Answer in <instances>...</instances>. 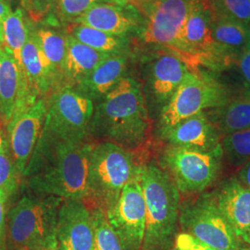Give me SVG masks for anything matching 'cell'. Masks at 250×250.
<instances>
[{
	"mask_svg": "<svg viewBox=\"0 0 250 250\" xmlns=\"http://www.w3.org/2000/svg\"><path fill=\"white\" fill-rule=\"evenodd\" d=\"M92 147L41 133L23 176L36 195L85 200Z\"/></svg>",
	"mask_w": 250,
	"mask_h": 250,
	"instance_id": "cell-1",
	"label": "cell"
},
{
	"mask_svg": "<svg viewBox=\"0 0 250 250\" xmlns=\"http://www.w3.org/2000/svg\"><path fill=\"white\" fill-rule=\"evenodd\" d=\"M150 121L141 83L125 76L99 101L89 134L126 149H135L146 142Z\"/></svg>",
	"mask_w": 250,
	"mask_h": 250,
	"instance_id": "cell-2",
	"label": "cell"
},
{
	"mask_svg": "<svg viewBox=\"0 0 250 250\" xmlns=\"http://www.w3.org/2000/svg\"><path fill=\"white\" fill-rule=\"evenodd\" d=\"M146 204L141 250H170L179 233L181 195L167 172L155 161L140 165Z\"/></svg>",
	"mask_w": 250,
	"mask_h": 250,
	"instance_id": "cell-3",
	"label": "cell"
},
{
	"mask_svg": "<svg viewBox=\"0 0 250 250\" xmlns=\"http://www.w3.org/2000/svg\"><path fill=\"white\" fill-rule=\"evenodd\" d=\"M139 167L129 149L105 141L93 145L84 201H89L92 208L107 212L116 204L123 189Z\"/></svg>",
	"mask_w": 250,
	"mask_h": 250,
	"instance_id": "cell-4",
	"label": "cell"
},
{
	"mask_svg": "<svg viewBox=\"0 0 250 250\" xmlns=\"http://www.w3.org/2000/svg\"><path fill=\"white\" fill-rule=\"evenodd\" d=\"M62 199L23 196L9 211V241L15 250H57V223Z\"/></svg>",
	"mask_w": 250,
	"mask_h": 250,
	"instance_id": "cell-5",
	"label": "cell"
},
{
	"mask_svg": "<svg viewBox=\"0 0 250 250\" xmlns=\"http://www.w3.org/2000/svg\"><path fill=\"white\" fill-rule=\"evenodd\" d=\"M230 99L229 92L213 76L197 69H190L178 89L159 116L158 132L183 120L223 107Z\"/></svg>",
	"mask_w": 250,
	"mask_h": 250,
	"instance_id": "cell-6",
	"label": "cell"
},
{
	"mask_svg": "<svg viewBox=\"0 0 250 250\" xmlns=\"http://www.w3.org/2000/svg\"><path fill=\"white\" fill-rule=\"evenodd\" d=\"M179 228L215 250H242L244 247L217 204L214 192L181 203Z\"/></svg>",
	"mask_w": 250,
	"mask_h": 250,
	"instance_id": "cell-7",
	"label": "cell"
},
{
	"mask_svg": "<svg viewBox=\"0 0 250 250\" xmlns=\"http://www.w3.org/2000/svg\"><path fill=\"white\" fill-rule=\"evenodd\" d=\"M223 160V150L199 151L166 145L161 151L160 166L172 180L180 195L197 196L219 178Z\"/></svg>",
	"mask_w": 250,
	"mask_h": 250,
	"instance_id": "cell-8",
	"label": "cell"
},
{
	"mask_svg": "<svg viewBox=\"0 0 250 250\" xmlns=\"http://www.w3.org/2000/svg\"><path fill=\"white\" fill-rule=\"evenodd\" d=\"M94 110L93 101L75 87L62 86L46 101L42 133L63 141H84L89 135Z\"/></svg>",
	"mask_w": 250,
	"mask_h": 250,
	"instance_id": "cell-9",
	"label": "cell"
},
{
	"mask_svg": "<svg viewBox=\"0 0 250 250\" xmlns=\"http://www.w3.org/2000/svg\"><path fill=\"white\" fill-rule=\"evenodd\" d=\"M193 0H134L133 5L145 15L140 34L144 43L163 45L181 58L183 36Z\"/></svg>",
	"mask_w": 250,
	"mask_h": 250,
	"instance_id": "cell-10",
	"label": "cell"
},
{
	"mask_svg": "<svg viewBox=\"0 0 250 250\" xmlns=\"http://www.w3.org/2000/svg\"><path fill=\"white\" fill-rule=\"evenodd\" d=\"M106 213L124 250H141L146 225V204L139 170L123 189L116 204Z\"/></svg>",
	"mask_w": 250,
	"mask_h": 250,
	"instance_id": "cell-11",
	"label": "cell"
},
{
	"mask_svg": "<svg viewBox=\"0 0 250 250\" xmlns=\"http://www.w3.org/2000/svg\"><path fill=\"white\" fill-rule=\"evenodd\" d=\"M46 113V100L40 98L33 105L15 112L7 124L8 141L16 168L24 174L42 133Z\"/></svg>",
	"mask_w": 250,
	"mask_h": 250,
	"instance_id": "cell-12",
	"label": "cell"
},
{
	"mask_svg": "<svg viewBox=\"0 0 250 250\" xmlns=\"http://www.w3.org/2000/svg\"><path fill=\"white\" fill-rule=\"evenodd\" d=\"M189 70L188 64L175 54L159 56L150 65L146 85L143 88L147 108L152 107L160 116Z\"/></svg>",
	"mask_w": 250,
	"mask_h": 250,
	"instance_id": "cell-13",
	"label": "cell"
},
{
	"mask_svg": "<svg viewBox=\"0 0 250 250\" xmlns=\"http://www.w3.org/2000/svg\"><path fill=\"white\" fill-rule=\"evenodd\" d=\"M57 250H93L92 210L84 200H63L57 223Z\"/></svg>",
	"mask_w": 250,
	"mask_h": 250,
	"instance_id": "cell-14",
	"label": "cell"
},
{
	"mask_svg": "<svg viewBox=\"0 0 250 250\" xmlns=\"http://www.w3.org/2000/svg\"><path fill=\"white\" fill-rule=\"evenodd\" d=\"M40 98L28 85L24 72L13 54L0 45V115L8 124L12 115Z\"/></svg>",
	"mask_w": 250,
	"mask_h": 250,
	"instance_id": "cell-15",
	"label": "cell"
},
{
	"mask_svg": "<svg viewBox=\"0 0 250 250\" xmlns=\"http://www.w3.org/2000/svg\"><path fill=\"white\" fill-rule=\"evenodd\" d=\"M168 145L199 151H222V134L207 112H201L181 121L170 128L158 132Z\"/></svg>",
	"mask_w": 250,
	"mask_h": 250,
	"instance_id": "cell-16",
	"label": "cell"
},
{
	"mask_svg": "<svg viewBox=\"0 0 250 250\" xmlns=\"http://www.w3.org/2000/svg\"><path fill=\"white\" fill-rule=\"evenodd\" d=\"M220 209L244 246H250V190L237 177L224 181L214 191Z\"/></svg>",
	"mask_w": 250,
	"mask_h": 250,
	"instance_id": "cell-17",
	"label": "cell"
},
{
	"mask_svg": "<svg viewBox=\"0 0 250 250\" xmlns=\"http://www.w3.org/2000/svg\"><path fill=\"white\" fill-rule=\"evenodd\" d=\"M20 64L28 85L38 98H44L60 88L51 66L45 58L36 32L29 30L26 43L21 53Z\"/></svg>",
	"mask_w": 250,
	"mask_h": 250,
	"instance_id": "cell-18",
	"label": "cell"
},
{
	"mask_svg": "<svg viewBox=\"0 0 250 250\" xmlns=\"http://www.w3.org/2000/svg\"><path fill=\"white\" fill-rule=\"evenodd\" d=\"M127 62L128 57L125 54H111L73 87L92 101H100L125 77Z\"/></svg>",
	"mask_w": 250,
	"mask_h": 250,
	"instance_id": "cell-19",
	"label": "cell"
},
{
	"mask_svg": "<svg viewBox=\"0 0 250 250\" xmlns=\"http://www.w3.org/2000/svg\"><path fill=\"white\" fill-rule=\"evenodd\" d=\"M136 19L123 6L109 3L94 4L75 22L113 36H122L137 26Z\"/></svg>",
	"mask_w": 250,
	"mask_h": 250,
	"instance_id": "cell-20",
	"label": "cell"
},
{
	"mask_svg": "<svg viewBox=\"0 0 250 250\" xmlns=\"http://www.w3.org/2000/svg\"><path fill=\"white\" fill-rule=\"evenodd\" d=\"M67 57L64 72L66 85L74 86L87 77L100 63L111 54L99 52L76 40L71 35L66 36Z\"/></svg>",
	"mask_w": 250,
	"mask_h": 250,
	"instance_id": "cell-21",
	"label": "cell"
},
{
	"mask_svg": "<svg viewBox=\"0 0 250 250\" xmlns=\"http://www.w3.org/2000/svg\"><path fill=\"white\" fill-rule=\"evenodd\" d=\"M208 114L222 136L250 127V91L228 100L223 107Z\"/></svg>",
	"mask_w": 250,
	"mask_h": 250,
	"instance_id": "cell-22",
	"label": "cell"
},
{
	"mask_svg": "<svg viewBox=\"0 0 250 250\" xmlns=\"http://www.w3.org/2000/svg\"><path fill=\"white\" fill-rule=\"evenodd\" d=\"M210 11V10H209ZM210 28L215 42L225 50L243 48L250 42V28L210 11Z\"/></svg>",
	"mask_w": 250,
	"mask_h": 250,
	"instance_id": "cell-23",
	"label": "cell"
},
{
	"mask_svg": "<svg viewBox=\"0 0 250 250\" xmlns=\"http://www.w3.org/2000/svg\"><path fill=\"white\" fill-rule=\"evenodd\" d=\"M36 35L39 39L41 48L57 78L59 87H62L63 86L62 82L64 83L67 57L66 37L54 30L45 28L39 29L36 32Z\"/></svg>",
	"mask_w": 250,
	"mask_h": 250,
	"instance_id": "cell-24",
	"label": "cell"
},
{
	"mask_svg": "<svg viewBox=\"0 0 250 250\" xmlns=\"http://www.w3.org/2000/svg\"><path fill=\"white\" fill-rule=\"evenodd\" d=\"M29 35L24 13L21 8H17L9 13L4 21L2 27V45L7 47L15 59L21 62V53L26 43Z\"/></svg>",
	"mask_w": 250,
	"mask_h": 250,
	"instance_id": "cell-25",
	"label": "cell"
},
{
	"mask_svg": "<svg viewBox=\"0 0 250 250\" xmlns=\"http://www.w3.org/2000/svg\"><path fill=\"white\" fill-rule=\"evenodd\" d=\"M70 35L81 43L103 53H121L125 45L124 40L120 36L109 35L82 24L72 26Z\"/></svg>",
	"mask_w": 250,
	"mask_h": 250,
	"instance_id": "cell-26",
	"label": "cell"
},
{
	"mask_svg": "<svg viewBox=\"0 0 250 250\" xmlns=\"http://www.w3.org/2000/svg\"><path fill=\"white\" fill-rule=\"evenodd\" d=\"M224 158L233 166L241 167L250 160V127L222 136Z\"/></svg>",
	"mask_w": 250,
	"mask_h": 250,
	"instance_id": "cell-27",
	"label": "cell"
},
{
	"mask_svg": "<svg viewBox=\"0 0 250 250\" xmlns=\"http://www.w3.org/2000/svg\"><path fill=\"white\" fill-rule=\"evenodd\" d=\"M19 174L8 138L0 129V191L8 197L17 189Z\"/></svg>",
	"mask_w": 250,
	"mask_h": 250,
	"instance_id": "cell-28",
	"label": "cell"
},
{
	"mask_svg": "<svg viewBox=\"0 0 250 250\" xmlns=\"http://www.w3.org/2000/svg\"><path fill=\"white\" fill-rule=\"evenodd\" d=\"M92 221L94 226L93 250H124L107 221L106 211L100 208H92Z\"/></svg>",
	"mask_w": 250,
	"mask_h": 250,
	"instance_id": "cell-29",
	"label": "cell"
},
{
	"mask_svg": "<svg viewBox=\"0 0 250 250\" xmlns=\"http://www.w3.org/2000/svg\"><path fill=\"white\" fill-rule=\"evenodd\" d=\"M208 9L217 15L250 25V0H206Z\"/></svg>",
	"mask_w": 250,
	"mask_h": 250,
	"instance_id": "cell-30",
	"label": "cell"
},
{
	"mask_svg": "<svg viewBox=\"0 0 250 250\" xmlns=\"http://www.w3.org/2000/svg\"><path fill=\"white\" fill-rule=\"evenodd\" d=\"M107 0H58V9L61 16L65 20L76 21L97 3ZM109 0H107L108 2Z\"/></svg>",
	"mask_w": 250,
	"mask_h": 250,
	"instance_id": "cell-31",
	"label": "cell"
},
{
	"mask_svg": "<svg viewBox=\"0 0 250 250\" xmlns=\"http://www.w3.org/2000/svg\"><path fill=\"white\" fill-rule=\"evenodd\" d=\"M170 250H215L186 232H179Z\"/></svg>",
	"mask_w": 250,
	"mask_h": 250,
	"instance_id": "cell-32",
	"label": "cell"
},
{
	"mask_svg": "<svg viewBox=\"0 0 250 250\" xmlns=\"http://www.w3.org/2000/svg\"><path fill=\"white\" fill-rule=\"evenodd\" d=\"M237 63L242 75L250 84V42L243 48Z\"/></svg>",
	"mask_w": 250,
	"mask_h": 250,
	"instance_id": "cell-33",
	"label": "cell"
},
{
	"mask_svg": "<svg viewBox=\"0 0 250 250\" xmlns=\"http://www.w3.org/2000/svg\"><path fill=\"white\" fill-rule=\"evenodd\" d=\"M237 179L243 186L250 190V160L240 167Z\"/></svg>",
	"mask_w": 250,
	"mask_h": 250,
	"instance_id": "cell-34",
	"label": "cell"
},
{
	"mask_svg": "<svg viewBox=\"0 0 250 250\" xmlns=\"http://www.w3.org/2000/svg\"><path fill=\"white\" fill-rule=\"evenodd\" d=\"M11 8L7 0H0V43L2 44V27L4 21L11 12Z\"/></svg>",
	"mask_w": 250,
	"mask_h": 250,
	"instance_id": "cell-35",
	"label": "cell"
},
{
	"mask_svg": "<svg viewBox=\"0 0 250 250\" xmlns=\"http://www.w3.org/2000/svg\"><path fill=\"white\" fill-rule=\"evenodd\" d=\"M9 197L2 191H0V240L4 230L5 219H6V203Z\"/></svg>",
	"mask_w": 250,
	"mask_h": 250,
	"instance_id": "cell-36",
	"label": "cell"
},
{
	"mask_svg": "<svg viewBox=\"0 0 250 250\" xmlns=\"http://www.w3.org/2000/svg\"><path fill=\"white\" fill-rule=\"evenodd\" d=\"M113 3H116L117 5H120V6H125L126 4L130 3V0H109Z\"/></svg>",
	"mask_w": 250,
	"mask_h": 250,
	"instance_id": "cell-37",
	"label": "cell"
},
{
	"mask_svg": "<svg viewBox=\"0 0 250 250\" xmlns=\"http://www.w3.org/2000/svg\"><path fill=\"white\" fill-rule=\"evenodd\" d=\"M7 1L9 2V5H10V3H14V2H17V1H20L22 5H24V3H25L26 0H7Z\"/></svg>",
	"mask_w": 250,
	"mask_h": 250,
	"instance_id": "cell-38",
	"label": "cell"
},
{
	"mask_svg": "<svg viewBox=\"0 0 250 250\" xmlns=\"http://www.w3.org/2000/svg\"><path fill=\"white\" fill-rule=\"evenodd\" d=\"M242 250H250V246H244Z\"/></svg>",
	"mask_w": 250,
	"mask_h": 250,
	"instance_id": "cell-39",
	"label": "cell"
},
{
	"mask_svg": "<svg viewBox=\"0 0 250 250\" xmlns=\"http://www.w3.org/2000/svg\"><path fill=\"white\" fill-rule=\"evenodd\" d=\"M202 1H206V0H202Z\"/></svg>",
	"mask_w": 250,
	"mask_h": 250,
	"instance_id": "cell-40",
	"label": "cell"
},
{
	"mask_svg": "<svg viewBox=\"0 0 250 250\" xmlns=\"http://www.w3.org/2000/svg\"><path fill=\"white\" fill-rule=\"evenodd\" d=\"M0 45H2V44H1V43H0Z\"/></svg>",
	"mask_w": 250,
	"mask_h": 250,
	"instance_id": "cell-41",
	"label": "cell"
},
{
	"mask_svg": "<svg viewBox=\"0 0 250 250\" xmlns=\"http://www.w3.org/2000/svg\"></svg>",
	"mask_w": 250,
	"mask_h": 250,
	"instance_id": "cell-42",
	"label": "cell"
}]
</instances>
